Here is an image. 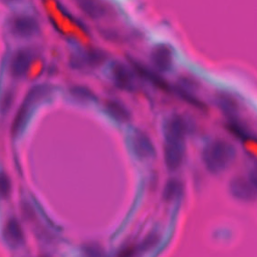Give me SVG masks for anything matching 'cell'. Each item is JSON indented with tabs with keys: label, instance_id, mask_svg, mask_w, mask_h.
<instances>
[{
	"label": "cell",
	"instance_id": "6da1fadb",
	"mask_svg": "<svg viewBox=\"0 0 257 257\" xmlns=\"http://www.w3.org/2000/svg\"><path fill=\"white\" fill-rule=\"evenodd\" d=\"M189 119L174 112L163 123V156L166 169L175 173L180 170L186 156V138L189 134Z\"/></svg>",
	"mask_w": 257,
	"mask_h": 257
},
{
	"label": "cell",
	"instance_id": "7a4b0ae2",
	"mask_svg": "<svg viewBox=\"0 0 257 257\" xmlns=\"http://www.w3.org/2000/svg\"><path fill=\"white\" fill-rule=\"evenodd\" d=\"M236 158V147L224 138H214L208 141L201 152L202 163L206 171L213 176L225 173Z\"/></svg>",
	"mask_w": 257,
	"mask_h": 257
},
{
	"label": "cell",
	"instance_id": "3957f363",
	"mask_svg": "<svg viewBox=\"0 0 257 257\" xmlns=\"http://www.w3.org/2000/svg\"><path fill=\"white\" fill-rule=\"evenodd\" d=\"M8 32L17 39H30L40 33L38 20L30 14L17 13L8 19Z\"/></svg>",
	"mask_w": 257,
	"mask_h": 257
},
{
	"label": "cell",
	"instance_id": "277c9868",
	"mask_svg": "<svg viewBox=\"0 0 257 257\" xmlns=\"http://www.w3.org/2000/svg\"><path fill=\"white\" fill-rule=\"evenodd\" d=\"M109 73L113 84L118 89L126 92H135L137 90L139 78L128 62L112 61L109 65Z\"/></svg>",
	"mask_w": 257,
	"mask_h": 257
},
{
	"label": "cell",
	"instance_id": "5b68a950",
	"mask_svg": "<svg viewBox=\"0 0 257 257\" xmlns=\"http://www.w3.org/2000/svg\"><path fill=\"white\" fill-rule=\"evenodd\" d=\"M175 52L172 46L159 42L149 51V65L161 74L170 73L175 66Z\"/></svg>",
	"mask_w": 257,
	"mask_h": 257
},
{
	"label": "cell",
	"instance_id": "8992f818",
	"mask_svg": "<svg viewBox=\"0 0 257 257\" xmlns=\"http://www.w3.org/2000/svg\"><path fill=\"white\" fill-rule=\"evenodd\" d=\"M131 150L134 156L142 162L152 161L157 156L156 147L151 137L141 128H135L132 132L131 139Z\"/></svg>",
	"mask_w": 257,
	"mask_h": 257
},
{
	"label": "cell",
	"instance_id": "52a82bcc",
	"mask_svg": "<svg viewBox=\"0 0 257 257\" xmlns=\"http://www.w3.org/2000/svg\"><path fill=\"white\" fill-rule=\"evenodd\" d=\"M48 88L49 87L46 85H36L29 90V92L27 93L28 95H26L24 101L20 105V107L13 119L12 126H11V133L13 136H16L22 128V126L25 122V119L28 115V111H29L31 104H33L38 99H41L44 95H46L49 90Z\"/></svg>",
	"mask_w": 257,
	"mask_h": 257
},
{
	"label": "cell",
	"instance_id": "ba28073f",
	"mask_svg": "<svg viewBox=\"0 0 257 257\" xmlns=\"http://www.w3.org/2000/svg\"><path fill=\"white\" fill-rule=\"evenodd\" d=\"M35 55V51L30 47L17 49L11 56L8 64V71L15 79L24 77L31 66V62Z\"/></svg>",
	"mask_w": 257,
	"mask_h": 257
},
{
	"label": "cell",
	"instance_id": "9c48e42d",
	"mask_svg": "<svg viewBox=\"0 0 257 257\" xmlns=\"http://www.w3.org/2000/svg\"><path fill=\"white\" fill-rule=\"evenodd\" d=\"M79 9L93 20H104L115 15L114 7L105 0H76Z\"/></svg>",
	"mask_w": 257,
	"mask_h": 257
},
{
	"label": "cell",
	"instance_id": "30bf717a",
	"mask_svg": "<svg viewBox=\"0 0 257 257\" xmlns=\"http://www.w3.org/2000/svg\"><path fill=\"white\" fill-rule=\"evenodd\" d=\"M214 101L227 119L241 117V102L234 93L228 90H219L214 95Z\"/></svg>",
	"mask_w": 257,
	"mask_h": 257
},
{
	"label": "cell",
	"instance_id": "8fae6325",
	"mask_svg": "<svg viewBox=\"0 0 257 257\" xmlns=\"http://www.w3.org/2000/svg\"><path fill=\"white\" fill-rule=\"evenodd\" d=\"M228 188L230 195L240 202L250 203L257 199V191L247 177L241 175L234 176L231 178Z\"/></svg>",
	"mask_w": 257,
	"mask_h": 257
},
{
	"label": "cell",
	"instance_id": "7c38bea8",
	"mask_svg": "<svg viewBox=\"0 0 257 257\" xmlns=\"http://www.w3.org/2000/svg\"><path fill=\"white\" fill-rule=\"evenodd\" d=\"M108 59L107 53L100 48H86L74 56L73 64L77 68L94 69L103 65Z\"/></svg>",
	"mask_w": 257,
	"mask_h": 257
},
{
	"label": "cell",
	"instance_id": "4fadbf2b",
	"mask_svg": "<svg viewBox=\"0 0 257 257\" xmlns=\"http://www.w3.org/2000/svg\"><path fill=\"white\" fill-rule=\"evenodd\" d=\"M103 109L105 113L117 123L126 124L132 121V113L130 109L117 99H105L103 102Z\"/></svg>",
	"mask_w": 257,
	"mask_h": 257
},
{
	"label": "cell",
	"instance_id": "5bb4252c",
	"mask_svg": "<svg viewBox=\"0 0 257 257\" xmlns=\"http://www.w3.org/2000/svg\"><path fill=\"white\" fill-rule=\"evenodd\" d=\"M184 191L185 187L183 181L178 177H170L164 185L162 198L166 203H174L183 197Z\"/></svg>",
	"mask_w": 257,
	"mask_h": 257
},
{
	"label": "cell",
	"instance_id": "9a60e30c",
	"mask_svg": "<svg viewBox=\"0 0 257 257\" xmlns=\"http://www.w3.org/2000/svg\"><path fill=\"white\" fill-rule=\"evenodd\" d=\"M3 234L6 241L13 246L20 245L24 240L22 228L15 218H9L4 226Z\"/></svg>",
	"mask_w": 257,
	"mask_h": 257
},
{
	"label": "cell",
	"instance_id": "2e32d148",
	"mask_svg": "<svg viewBox=\"0 0 257 257\" xmlns=\"http://www.w3.org/2000/svg\"><path fill=\"white\" fill-rule=\"evenodd\" d=\"M162 239V234L157 230H151L148 232L141 242L138 244L141 253H147L155 249Z\"/></svg>",
	"mask_w": 257,
	"mask_h": 257
},
{
	"label": "cell",
	"instance_id": "e0dca14e",
	"mask_svg": "<svg viewBox=\"0 0 257 257\" xmlns=\"http://www.w3.org/2000/svg\"><path fill=\"white\" fill-rule=\"evenodd\" d=\"M241 146L245 153L257 161V137L252 134H249L243 137L241 140Z\"/></svg>",
	"mask_w": 257,
	"mask_h": 257
},
{
	"label": "cell",
	"instance_id": "ac0fdd59",
	"mask_svg": "<svg viewBox=\"0 0 257 257\" xmlns=\"http://www.w3.org/2000/svg\"><path fill=\"white\" fill-rule=\"evenodd\" d=\"M71 95H73L75 98L81 100V101H95L96 100V95L93 93L92 90H90L86 86L82 85H75L71 87L70 89Z\"/></svg>",
	"mask_w": 257,
	"mask_h": 257
},
{
	"label": "cell",
	"instance_id": "d6986e66",
	"mask_svg": "<svg viewBox=\"0 0 257 257\" xmlns=\"http://www.w3.org/2000/svg\"><path fill=\"white\" fill-rule=\"evenodd\" d=\"M141 254L138 244L130 243L123 245L117 252L116 257H138Z\"/></svg>",
	"mask_w": 257,
	"mask_h": 257
},
{
	"label": "cell",
	"instance_id": "ffe728a7",
	"mask_svg": "<svg viewBox=\"0 0 257 257\" xmlns=\"http://www.w3.org/2000/svg\"><path fill=\"white\" fill-rule=\"evenodd\" d=\"M84 257H106L105 251L98 244H89L86 245L83 249Z\"/></svg>",
	"mask_w": 257,
	"mask_h": 257
},
{
	"label": "cell",
	"instance_id": "44dd1931",
	"mask_svg": "<svg viewBox=\"0 0 257 257\" xmlns=\"http://www.w3.org/2000/svg\"><path fill=\"white\" fill-rule=\"evenodd\" d=\"M11 192L9 178L4 172H0V199H7Z\"/></svg>",
	"mask_w": 257,
	"mask_h": 257
},
{
	"label": "cell",
	"instance_id": "7402d4cb",
	"mask_svg": "<svg viewBox=\"0 0 257 257\" xmlns=\"http://www.w3.org/2000/svg\"><path fill=\"white\" fill-rule=\"evenodd\" d=\"M247 178L254 187V189L257 191V163L251 167V169L248 172Z\"/></svg>",
	"mask_w": 257,
	"mask_h": 257
},
{
	"label": "cell",
	"instance_id": "603a6c76",
	"mask_svg": "<svg viewBox=\"0 0 257 257\" xmlns=\"http://www.w3.org/2000/svg\"><path fill=\"white\" fill-rule=\"evenodd\" d=\"M12 99H13V97H12V94H10V93H8V95H6L4 97L3 105H2V110L9 109V107H10V105L12 103Z\"/></svg>",
	"mask_w": 257,
	"mask_h": 257
},
{
	"label": "cell",
	"instance_id": "cb8c5ba5",
	"mask_svg": "<svg viewBox=\"0 0 257 257\" xmlns=\"http://www.w3.org/2000/svg\"><path fill=\"white\" fill-rule=\"evenodd\" d=\"M7 1H16V0H7Z\"/></svg>",
	"mask_w": 257,
	"mask_h": 257
}]
</instances>
